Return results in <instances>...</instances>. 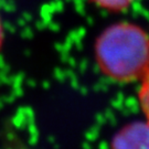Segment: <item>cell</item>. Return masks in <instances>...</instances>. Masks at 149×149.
<instances>
[{"mask_svg":"<svg viewBox=\"0 0 149 149\" xmlns=\"http://www.w3.org/2000/svg\"><path fill=\"white\" fill-rule=\"evenodd\" d=\"M139 102L144 111L146 119L149 122V70L144 75V81L139 90Z\"/></svg>","mask_w":149,"mask_h":149,"instance_id":"obj_3","label":"cell"},{"mask_svg":"<svg viewBox=\"0 0 149 149\" xmlns=\"http://www.w3.org/2000/svg\"><path fill=\"white\" fill-rule=\"evenodd\" d=\"M94 3L104 9L113 11L125 10L133 3L134 0H93Z\"/></svg>","mask_w":149,"mask_h":149,"instance_id":"obj_4","label":"cell"},{"mask_svg":"<svg viewBox=\"0 0 149 149\" xmlns=\"http://www.w3.org/2000/svg\"><path fill=\"white\" fill-rule=\"evenodd\" d=\"M112 149H149V122L126 125L113 138Z\"/></svg>","mask_w":149,"mask_h":149,"instance_id":"obj_2","label":"cell"},{"mask_svg":"<svg viewBox=\"0 0 149 149\" xmlns=\"http://www.w3.org/2000/svg\"><path fill=\"white\" fill-rule=\"evenodd\" d=\"M95 54L108 77L119 82L134 81L149 70V38L138 26L119 22L102 33Z\"/></svg>","mask_w":149,"mask_h":149,"instance_id":"obj_1","label":"cell"},{"mask_svg":"<svg viewBox=\"0 0 149 149\" xmlns=\"http://www.w3.org/2000/svg\"><path fill=\"white\" fill-rule=\"evenodd\" d=\"M1 40H2V30H1V24H0V44H1Z\"/></svg>","mask_w":149,"mask_h":149,"instance_id":"obj_5","label":"cell"}]
</instances>
